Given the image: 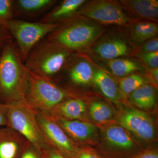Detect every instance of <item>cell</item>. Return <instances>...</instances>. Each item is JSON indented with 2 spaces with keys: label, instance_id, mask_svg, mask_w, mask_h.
Here are the masks:
<instances>
[{
  "label": "cell",
  "instance_id": "obj_1",
  "mask_svg": "<svg viewBox=\"0 0 158 158\" xmlns=\"http://www.w3.org/2000/svg\"><path fill=\"white\" fill-rule=\"evenodd\" d=\"M28 85V70L11 39L0 53V101L9 104L25 99Z\"/></svg>",
  "mask_w": 158,
  "mask_h": 158
},
{
  "label": "cell",
  "instance_id": "obj_2",
  "mask_svg": "<svg viewBox=\"0 0 158 158\" xmlns=\"http://www.w3.org/2000/svg\"><path fill=\"white\" fill-rule=\"evenodd\" d=\"M71 55L69 50L46 38L32 49L24 64L31 72L53 80L68 62Z\"/></svg>",
  "mask_w": 158,
  "mask_h": 158
},
{
  "label": "cell",
  "instance_id": "obj_3",
  "mask_svg": "<svg viewBox=\"0 0 158 158\" xmlns=\"http://www.w3.org/2000/svg\"><path fill=\"white\" fill-rule=\"evenodd\" d=\"M8 105V125L20 134L34 147L41 151L47 143L37 123V110L25 99Z\"/></svg>",
  "mask_w": 158,
  "mask_h": 158
},
{
  "label": "cell",
  "instance_id": "obj_4",
  "mask_svg": "<svg viewBox=\"0 0 158 158\" xmlns=\"http://www.w3.org/2000/svg\"><path fill=\"white\" fill-rule=\"evenodd\" d=\"M100 28L79 18L68 20L47 37L69 50H81L87 47L98 37Z\"/></svg>",
  "mask_w": 158,
  "mask_h": 158
},
{
  "label": "cell",
  "instance_id": "obj_5",
  "mask_svg": "<svg viewBox=\"0 0 158 158\" xmlns=\"http://www.w3.org/2000/svg\"><path fill=\"white\" fill-rule=\"evenodd\" d=\"M28 75V88L25 99L37 111L49 113L69 96L54 80L40 76L29 70Z\"/></svg>",
  "mask_w": 158,
  "mask_h": 158
},
{
  "label": "cell",
  "instance_id": "obj_6",
  "mask_svg": "<svg viewBox=\"0 0 158 158\" xmlns=\"http://www.w3.org/2000/svg\"><path fill=\"white\" fill-rule=\"evenodd\" d=\"M60 24L40 21L30 22L13 19L7 23L6 28L16 40L20 56L24 63L32 49Z\"/></svg>",
  "mask_w": 158,
  "mask_h": 158
},
{
  "label": "cell",
  "instance_id": "obj_7",
  "mask_svg": "<svg viewBox=\"0 0 158 158\" xmlns=\"http://www.w3.org/2000/svg\"><path fill=\"white\" fill-rule=\"evenodd\" d=\"M37 123L46 143L68 158L78 150L74 143L49 113L37 111Z\"/></svg>",
  "mask_w": 158,
  "mask_h": 158
},
{
  "label": "cell",
  "instance_id": "obj_8",
  "mask_svg": "<svg viewBox=\"0 0 158 158\" xmlns=\"http://www.w3.org/2000/svg\"><path fill=\"white\" fill-rule=\"evenodd\" d=\"M77 13L107 24L125 25L129 21L120 7L108 1H93L81 7Z\"/></svg>",
  "mask_w": 158,
  "mask_h": 158
},
{
  "label": "cell",
  "instance_id": "obj_9",
  "mask_svg": "<svg viewBox=\"0 0 158 158\" xmlns=\"http://www.w3.org/2000/svg\"><path fill=\"white\" fill-rule=\"evenodd\" d=\"M118 123L123 127L143 140L149 141L154 136L155 128L151 118L140 110H128L120 116Z\"/></svg>",
  "mask_w": 158,
  "mask_h": 158
},
{
  "label": "cell",
  "instance_id": "obj_10",
  "mask_svg": "<svg viewBox=\"0 0 158 158\" xmlns=\"http://www.w3.org/2000/svg\"><path fill=\"white\" fill-rule=\"evenodd\" d=\"M30 144L11 128H0V158H20Z\"/></svg>",
  "mask_w": 158,
  "mask_h": 158
},
{
  "label": "cell",
  "instance_id": "obj_11",
  "mask_svg": "<svg viewBox=\"0 0 158 158\" xmlns=\"http://www.w3.org/2000/svg\"><path fill=\"white\" fill-rule=\"evenodd\" d=\"M50 115L73 141L81 142L86 141L93 135L95 132L94 126L89 123Z\"/></svg>",
  "mask_w": 158,
  "mask_h": 158
},
{
  "label": "cell",
  "instance_id": "obj_12",
  "mask_svg": "<svg viewBox=\"0 0 158 158\" xmlns=\"http://www.w3.org/2000/svg\"><path fill=\"white\" fill-rule=\"evenodd\" d=\"M85 2V0H65L46 15L40 22L61 24L60 22L68 21L72 18Z\"/></svg>",
  "mask_w": 158,
  "mask_h": 158
},
{
  "label": "cell",
  "instance_id": "obj_13",
  "mask_svg": "<svg viewBox=\"0 0 158 158\" xmlns=\"http://www.w3.org/2000/svg\"><path fill=\"white\" fill-rule=\"evenodd\" d=\"M86 104L81 99H66L55 107L49 113L69 119L82 120L86 113Z\"/></svg>",
  "mask_w": 158,
  "mask_h": 158
},
{
  "label": "cell",
  "instance_id": "obj_14",
  "mask_svg": "<svg viewBox=\"0 0 158 158\" xmlns=\"http://www.w3.org/2000/svg\"><path fill=\"white\" fill-rule=\"evenodd\" d=\"M56 2L55 0H15L13 2L14 15L36 17L51 8Z\"/></svg>",
  "mask_w": 158,
  "mask_h": 158
},
{
  "label": "cell",
  "instance_id": "obj_15",
  "mask_svg": "<svg viewBox=\"0 0 158 158\" xmlns=\"http://www.w3.org/2000/svg\"><path fill=\"white\" fill-rule=\"evenodd\" d=\"M67 69V77L73 85H86L93 80V69L90 64L85 60L74 61Z\"/></svg>",
  "mask_w": 158,
  "mask_h": 158
},
{
  "label": "cell",
  "instance_id": "obj_16",
  "mask_svg": "<svg viewBox=\"0 0 158 158\" xmlns=\"http://www.w3.org/2000/svg\"><path fill=\"white\" fill-rule=\"evenodd\" d=\"M95 52L103 59L112 60L127 55L129 48L121 40L113 39L99 44L95 49Z\"/></svg>",
  "mask_w": 158,
  "mask_h": 158
},
{
  "label": "cell",
  "instance_id": "obj_17",
  "mask_svg": "<svg viewBox=\"0 0 158 158\" xmlns=\"http://www.w3.org/2000/svg\"><path fill=\"white\" fill-rule=\"evenodd\" d=\"M93 81L103 94L112 100L118 98L117 85L113 78L104 71L99 69L94 73Z\"/></svg>",
  "mask_w": 158,
  "mask_h": 158
},
{
  "label": "cell",
  "instance_id": "obj_18",
  "mask_svg": "<svg viewBox=\"0 0 158 158\" xmlns=\"http://www.w3.org/2000/svg\"><path fill=\"white\" fill-rule=\"evenodd\" d=\"M155 89L149 85H143L131 94L130 99L133 104L142 109L152 107L155 104Z\"/></svg>",
  "mask_w": 158,
  "mask_h": 158
},
{
  "label": "cell",
  "instance_id": "obj_19",
  "mask_svg": "<svg viewBox=\"0 0 158 158\" xmlns=\"http://www.w3.org/2000/svg\"><path fill=\"white\" fill-rule=\"evenodd\" d=\"M125 5L141 17L156 19L158 15V2L155 0L124 1Z\"/></svg>",
  "mask_w": 158,
  "mask_h": 158
},
{
  "label": "cell",
  "instance_id": "obj_20",
  "mask_svg": "<svg viewBox=\"0 0 158 158\" xmlns=\"http://www.w3.org/2000/svg\"><path fill=\"white\" fill-rule=\"evenodd\" d=\"M105 135L110 144L116 147L129 149L134 145L132 139L122 127H110L106 130Z\"/></svg>",
  "mask_w": 158,
  "mask_h": 158
},
{
  "label": "cell",
  "instance_id": "obj_21",
  "mask_svg": "<svg viewBox=\"0 0 158 158\" xmlns=\"http://www.w3.org/2000/svg\"><path fill=\"white\" fill-rule=\"evenodd\" d=\"M158 26L150 22L139 23L133 27L131 35L133 40L140 43L157 34Z\"/></svg>",
  "mask_w": 158,
  "mask_h": 158
},
{
  "label": "cell",
  "instance_id": "obj_22",
  "mask_svg": "<svg viewBox=\"0 0 158 158\" xmlns=\"http://www.w3.org/2000/svg\"><path fill=\"white\" fill-rule=\"evenodd\" d=\"M110 69L115 75L124 77L139 69L136 62L126 59H116L108 62Z\"/></svg>",
  "mask_w": 158,
  "mask_h": 158
},
{
  "label": "cell",
  "instance_id": "obj_23",
  "mask_svg": "<svg viewBox=\"0 0 158 158\" xmlns=\"http://www.w3.org/2000/svg\"><path fill=\"white\" fill-rule=\"evenodd\" d=\"M90 116L93 120L98 122H103L112 118L113 110L104 103L94 102L90 108Z\"/></svg>",
  "mask_w": 158,
  "mask_h": 158
},
{
  "label": "cell",
  "instance_id": "obj_24",
  "mask_svg": "<svg viewBox=\"0 0 158 158\" xmlns=\"http://www.w3.org/2000/svg\"><path fill=\"white\" fill-rule=\"evenodd\" d=\"M144 79L140 76L132 74L123 79L119 83V87L123 93L129 94L144 85Z\"/></svg>",
  "mask_w": 158,
  "mask_h": 158
},
{
  "label": "cell",
  "instance_id": "obj_25",
  "mask_svg": "<svg viewBox=\"0 0 158 158\" xmlns=\"http://www.w3.org/2000/svg\"><path fill=\"white\" fill-rule=\"evenodd\" d=\"M13 0H0V27L6 28L14 16Z\"/></svg>",
  "mask_w": 158,
  "mask_h": 158
},
{
  "label": "cell",
  "instance_id": "obj_26",
  "mask_svg": "<svg viewBox=\"0 0 158 158\" xmlns=\"http://www.w3.org/2000/svg\"><path fill=\"white\" fill-rule=\"evenodd\" d=\"M141 58L144 64L149 68H158V52L142 53L141 55Z\"/></svg>",
  "mask_w": 158,
  "mask_h": 158
},
{
  "label": "cell",
  "instance_id": "obj_27",
  "mask_svg": "<svg viewBox=\"0 0 158 158\" xmlns=\"http://www.w3.org/2000/svg\"><path fill=\"white\" fill-rule=\"evenodd\" d=\"M42 158H68L48 144L41 150Z\"/></svg>",
  "mask_w": 158,
  "mask_h": 158
},
{
  "label": "cell",
  "instance_id": "obj_28",
  "mask_svg": "<svg viewBox=\"0 0 158 158\" xmlns=\"http://www.w3.org/2000/svg\"><path fill=\"white\" fill-rule=\"evenodd\" d=\"M20 158H42L41 151L30 144Z\"/></svg>",
  "mask_w": 158,
  "mask_h": 158
},
{
  "label": "cell",
  "instance_id": "obj_29",
  "mask_svg": "<svg viewBox=\"0 0 158 158\" xmlns=\"http://www.w3.org/2000/svg\"><path fill=\"white\" fill-rule=\"evenodd\" d=\"M8 105L0 101V128L8 125Z\"/></svg>",
  "mask_w": 158,
  "mask_h": 158
},
{
  "label": "cell",
  "instance_id": "obj_30",
  "mask_svg": "<svg viewBox=\"0 0 158 158\" xmlns=\"http://www.w3.org/2000/svg\"><path fill=\"white\" fill-rule=\"evenodd\" d=\"M13 39L10 32L6 27H0V52L6 43L9 40Z\"/></svg>",
  "mask_w": 158,
  "mask_h": 158
},
{
  "label": "cell",
  "instance_id": "obj_31",
  "mask_svg": "<svg viewBox=\"0 0 158 158\" xmlns=\"http://www.w3.org/2000/svg\"><path fill=\"white\" fill-rule=\"evenodd\" d=\"M142 50L144 52H158V38H155L148 41L142 47Z\"/></svg>",
  "mask_w": 158,
  "mask_h": 158
},
{
  "label": "cell",
  "instance_id": "obj_32",
  "mask_svg": "<svg viewBox=\"0 0 158 158\" xmlns=\"http://www.w3.org/2000/svg\"><path fill=\"white\" fill-rule=\"evenodd\" d=\"M73 158H100L98 156L92 153L86 151H80L78 149L75 155Z\"/></svg>",
  "mask_w": 158,
  "mask_h": 158
},
{
  "label": "cell",
  "instance_id": "obj_33",
  "mask_svg": "<svg viewBox=\"0 0 158 158\" xmlns=\"http://www.w3.org/2000/svg\"><path fill=\"white\" fill-rule=\"evenodd\" d=\"M149 79L152 81L156 85H157L158 81V68L152 69L149 73Z\"/></svg>",
  "mask_w": 158,
  "mask_h": 158
},
{
  "label": "cell",
  "instance_id": "obj_34",
  "mask_svg": "<svg viewBox=\"0 0 158 158\" xmlns=\"http://www.w3.org/2000/svg\"><path fill=\"white\" fill-rule=\"evenodd\" d=\"M138 158H158V156L156 153L148 152L142 155Z\"/></svg>",
  "mask_w": 158,
  "mask_h": 158
},
{
  "label": "cell",
  "instance_id": "obj_35",
  "mask_svg": "<svg viewBox=\"0 0 158 158\" xmlns=\"http://www.w3.org/2000/svg\"><path fill=\"white\" fill-rule=\"evenodd\" d=\"M0 53H1V52H0Z\"/></svg>",
  "mask_w": 158,
  "mask_h": 158
}]
</instances>
